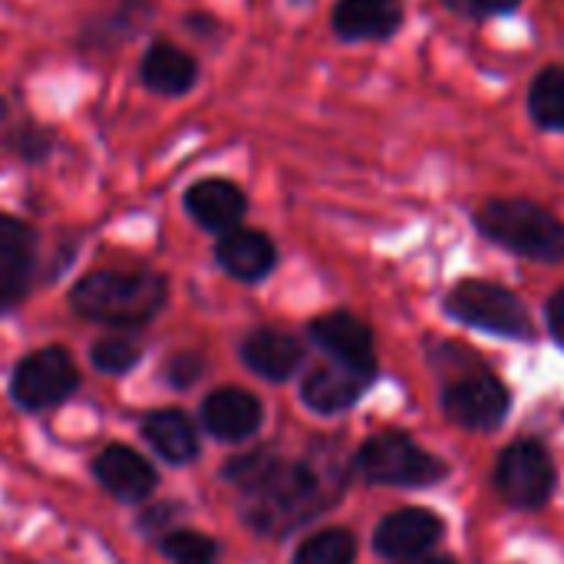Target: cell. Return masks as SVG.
<instances>
[{
    "instance_id": "1",
    "label": "cell",
    "mask_w": 564,
    "mask_h": 564,
    "mask_svg": "<svg viewBox=\"0 0 564 564\" xmlns=\"http://www.w3.org/2000/svg\"><path fill=\"white\" fill-rule=\"evenodd\" d=\"M225 479L241 492V519L268 539H284L314 522L347 489V469L330 453L281 459L258 449L231 459Z\"/></svg>"
},
{
    "instance_id": "2",
    "label": "cell",
    "mask_w": 564,
    "mask_h": 564,
    "mask_svg": "<svg viewBox=\"0 0 564 564\" xmlns=\"http://www.w3.org/2000/svg\"><path fill=\"white\" fill-rule=\"evenodd\" d=\"M169 297V281L155 271H93L86 274L69 301L86 321L106 327H142Z\"/></svg>"
},
{
    "instance_id": "3",
    "label": "cell",
    "mask_w": 564,
    "mask_h": 564,
    "mask_svg": "<svg viewBox=\"0 0 564 564\" xmlns=\"http://www.w3.org/2000/svg\"><path fill=\"white\" fill-rule=\"evenodd\" d=\"M476 231L539 264H564V221L532 198H489L473 215Z\"/></svg>"
},
{
    "instance_id": "4",
    "label": "cell",
    "mask_w": 564,
    "mask_h": 564,
    "mask_svg": "<svg viewBox=\"0 0 564 564\" xmlns=\"http://www.w3.org/2000/svg\"><path fill=\"white\" fill-rule=\"evenodd\" d=\"M443 311L446 317H453L463 327L502 337V340H535L539 327L532 311L525 307V301L486 278H463L449 288V294L443 297Z\"/></svg>"
},
{
    "instance_id": "5",
    "label": "cell",
    "mask_w": 564,
    "mask_h": 564,
    "mask_svg": "<svg viewBox=\"0 0 564 564\" xmlns=\"http://www.w3.org/2000/svg\"><path fill=\"white\" fill-rule=\"evenodd\" d=\"M354 473L370 486H390V489H430L449 479L446 459L423 449L413 436L390 430L370 436L354 453Z\"/></svg>"
},
{
    "instance_id": "6",
    "label": "cell",
    "mask_w": 564,
    "mask_h": 564,
    "mask_svg": "<svg viewBox=\"0 0 564 564\" xmlns=\"http://www.w3.org/2000/svg\"><path fill=\"white\" fill-rule=\"evenodd\" d=\"M496 492L519 512H539L552 502L558 486V469L552 453L535 440H519L502 449L496 463Z\"/></svg>"
},
{
    "instance_id": "7",
    "label": "cell",
    "mask_w": 564,
    "mask_h": 564,
    "mask_svg": "<svg viewBox=\"0 0 564 564\" xmlns=\"http://www.w3.org/2000/svg\"><path fill=\"white\" fill-rule=\"evenodd\" d=\"M509 410H512L509 387L499 377H492L486 367L476 373L446 380L443 387V413L469 433L499 430L509 420Z\"/></svg>"
},
{
    "instance_id": "8",
    "label": "cell",
    "mask_w": 564,
    "mask_h": 564,
    "mask_svg": "<svg viewBox=\"0 0 564 564\" xmlns=\"http://www.w3.org/2000/svg\"><path fill=\"white\" fill-rule=\"evenodd\" d=\"M79 387V370L63 347H43L23 357L13 370L10 393L23 410H50L73 397Z\"/></svg>"
},
{
    "instance_id": "9",
    "label": "cell",
    "mask_w": 564,
    "mask_h": 564,
    "mask_svg": "<svg viewBox=\"0 0 564 564\" xmlns=\"http://www.w3.org/2000/svg\"><path fill=\"white\" fill-rule=\"evenodd\" d=\"M311 340L340 367H350V370H360V373H370L377 377L380 367H377V344H373V330L347 314V311H334V314H324L317 321H311Z\"/></svg>"
},
{
    "instance_id": "10",
    "label": "cell",
    "mask_w": 564,
    "mask_h": 564,
    "mask_svg": "<svg viewBox=\"0 0 564 564\" xmlns=\"http://www.w3.org/2000/svg\"><path fill=\"white\" fill-rule=\"evenodd\" d=\"M443 535H446V522L433 509L410 506V509L390 512L377 525L373 549H377V555H383L390 562H406V558L433 552Z\"/></svg>"
},
{
    "instance_id": "11",
    "label": "cell",
    "mask_w": 564,
    "mask_h": 564,
    "mask_svg": "<svg viewBox=\"0 0 564 564\" xmlns=\"http://www.w3.org/2000/svg\"><path fill=\"white\" fill-rule=\"evenodd\" d=\"M330 26L347 43L390 40L403 26L400 0H337L330 10Z\"/></svg>"
},
{
    "instance_id": "12",
    "label": "cell",
    "mask_w": 564,
    "mask_h": 564,
    "mask_svg": "<svg viewBox=\"0 0 564 564\" xmlns=\"http://www.w3.org/2000/svg\"><path fill=\"white\" fill-rule=\"evenodd\" d=\"M93 473H96L99 486L122 502H142L159 486V473L152 469V463L142 459L129 446H106L96 456Z\"/></svg>"
},
{
    "instance_id": "13",
    "label": "cell",
    "mask_w": 564,
    "mask_h": 564,
    "mask_svg": "<svg viewBox=\"0 0 564 564\" xmlns=\"http://www.w3.org/2000/svg\"><path fill=\"white\" fill-rule=\"evenodd\" d=\"M185 212L205 231L225 235L241 225L248 212V195L228 178H202L185 192Z\"/></svg>"
},
{
    "instance_id": "14",
    "label": "cell",
    "mask_w": 564,
    "mask_h": 564,
    "mask_svg": "<svg viewBox=\"0 0 564 564\" xmlns=\"http://www.w3.org/2000/svg\"><path fill=\"white\" fill-rule=\"evenodd\" d=\"M202 420H205V430L215 436V440H225V443H238V440H248L258 433L261 420H264V410H261V400L241 387H225V390H215L205 406H202Z\"/></svg>"
},
{
    "instance_id": "15",
    "label": "cell",
    "mask_w": 564,
    "mask_h": 564,
    "mask_svg": "<svg viewBox=\"0 0 564 564\" xmlns=\"http://www.w3.org/2000/svg\"><path fill=\"white\" fill-rule=\"evenodd\" d=\"M377 377L370 373H360V370H350V367H340V364H330V367H317L307 373L304 387H301V400L321 413V416H337L344 410H350L373 383Z\"/></svg>"
},
{
    "instance_id": "16",
    "label": "cell",
    "mask_w": 564,
    "mask_h": 564,
    "mask_svg": "<svg viewBox=\"0 0 564 564\" xmlns=\"http://www.w3.org/2000/svg\"><path fill=\"white\" fill-rule=\"evenodd\" d=\"M215 258L218 264L238 278V281H261L274 271L278 264V248L274 241L264 235V231H254V228H231L218 238V248H215Z\"/></svg>"
},
{
    "instance_id": "17",
    "label": "cell",
    "mask_w": 564,
    "mask_h": 564,
    "mask_svg": "<svg viewBox=\"0 0 564 564\" xmlns=\"http://www.w3.org/2000/svg\"><path fill=\"white\" fill-rule=\"evenodd\" d=\"M241 360L258 377H264L271 383H284V380H291L301 370L304 347L291 334H284V330L261 327V330H254V334H248L241 340Z\"/></svg>"
},
{
    "instance_id": "18",
    "label": "cell",
    "mask_w": 564,
    "mask_h": 564,
    "mask_svg": "<svg viewBox=\"0 0 564 564\" xmlns=\"http://www.w3.org/2000/svg\"><path fill=\"white\" fill-rule=\"evenodd\" d=\"M139 76L159 96H185L198 83V59L172 40H155L139 63Z\"/></svg>"
},
{
    "instance_id": "19",
    "label": "cell",
    "mask_w": 564,
    "mask_h": 564,
    "mask_svg": "<svg viewBox=\"0 0 564 564\" xmlns=\"http://www.w3.org/2000/svg\"><path fill=\"white\" fill-rule=\"evenodd\" d=\"M145 443L172 466H185L198 456V433L192 420L178 410H159L142 423Z\"/></svg>"
},
{
    "instance_id": "20",
    "label": "cell",
    "mask_w": 564,
    "mask_h": 564,
    "mask_svg": "<svg viewBox=\"0 0 564 564\" xmlns=\"http://www.w3.org/2000/svg\"><path fill=\"white\" fill-rule=\"evenodd\" d=\"M529 116L542 132H564V63H549L532 76Z\"/></svg>"
},
{
    "instance_id": "21",
    "label": "cell",
    "mask_w": 564,
    "mask_h": 564,
    "mask_svg": "<svg viewBox=\"0 0 564 564\" xmlns=\"http://www.w3.org/2000/svg\"><path fill=\"white\" fill-rule=\"evenodd\" d=\"M357 539L350 529H324L304 539L294 552V564H354Z\"/></svg>"
},
{
    "instance_id": "22",
    "label": "cell",
    "mask_w": 564,
    "mask_h": 564,
    "mask_svg": "<svg viewBox=\"0 0 564 564\" xmlns=\"http://www.w3.org/2000/svg\"><path fill=\"white\" fill-rule=\"evenodd\" d=\"M162 555L172 564H215L218 562V542L195 532V529H172L159 542Z\"/></svg>"
},
{
    "instance_id": "23",
    "label": "cell",
    "mask_w": 564,
    "mask_h": 564,
    "mask_svg": "<svg viewBox=\"0 0 564 564\" xmlns=\"http://www.w3.org/2000/svg\"><path fill=\"white\" fill-rule=\"evenodd\" d=\"M0 261L20 268L36 264V231L13 215H0Z\"/></svg>"
},
{
    "instance_id": "24",
    "label": "cell",
    "mask_w": 564,
    "mask_h": 564,
    "mask_svg": "<svg viewBox=\"0 0 564 564\" xmlns=\"http://www.w3.org/2000/svg\"><path fill=\"white\" fill-rule=\"evenodd\" d=\"M93 367L96 370H102V373H112V377H119V373H129L135 364H139V347L132 344V340H122V337H102V340H96L93 344Z\"/></svg>"
},
{
    "instance_id": "25",
    "label": "cell",
    "mask_w": 564,
    "mask_h": 564,
    "mask_svg": "<svg viewBox=\"0 0 564 564\" xmlns=\"http://www.w3.org/2000/svg\"><path fill=\"white\" fill-rule=\"evenodd\" d=\"M3 145L17 159H23V162H43L50 155V149H53V135L46 129L33 126V122H23V126H17V129L7 132Z\"/></svg>"
},
{
    "instance_id": "26",
    "label": "cell",
    "mask_w": 564,
    "mask_h": 564,
    "mask_svg": "<svg viewBox=\"0 0 564 564\" xmlns=\"http://www.w3.org/2000/svg\"><path fill=\"white\" fill-rule=\"evenodd\" d=\"M30 274H33V268L0 261V311H10L23 301V294L30 288Z\"/></svg>"
},
{
    "instance_id": "27",
    "label": "cell",
    "mask_w": 564,
    "mask_h": 564,
    "mask_svg": "<svg viewBox=\"0 0 564 564\" xmlns=\"http://www.w3.org/2000/svg\"><path fill=\"white\" fill-rule=\"evenodd\" d=\"M446 10L469 17V20H489V17H506L522 7V0H443Z\"/></svg>"
},
{
    "instance_id": "28",
    "label": "cell",
    "mask_w": 564,
    "mask_h": 564,
    "mask_svg": "<svg viewBox=\"0 0 564 564\" xmlns=\"http://www.w3.org/2000/svg\"><path fill=\"white\" fill-rule=\"evenodd\" d=\"M202 370H205V364H202V357L198 354H175L169 364H165V380L175 387V390H185V387H192V383H198L202 380Z\"/></svg>"
},
{
    "instance_id": "29",
    "label": "cell",
    "mask_w": 564,
    "mask_h": 564,
    "mask_svg": "<svg viewBox=\"0 0 564 564\" xmlns=\"http://www.w3.org/2000/svg\"><path fill=\"white\" fill-rule=\"evenodd\" d=\"M545 324H549V334L564 347V288L549 297V304H545Z\"/></svg>"
},
{
    "instance_id": "30",
    "label": "cell",
    "mask_w": 564,
    "mask_h": 564,
    "mask_svg": "<svg viewBox=\"0 0 564 564\" xmlns=\"http://www.w3.org/2000/svg\"><path fill=\"white\" fill-rule=\"evenodd\" d=\"M169 519H172V506H159V509H149V512L142 516L139 529H142V532H152V525H159V529H162Z\"/></svg>"
},
{
    "instance_id": "31",
    "label": "cell",
    "mask_w": 564,
    "mask_h": 564,
    "mask_svg": "<svg viewBox=\"0 0 564 564\" xmlns=\"http://www.w3.org/2000/svg\"><path fill=\"white\" fill-rule=\"evenodd\" d=\"M185 23H188L192 30H198V33H212L218 20H215V17H205V13H195V17H188Z\"/></svg>"
},
{
    "instance_id": "32",
    "label": "cell",
    "mask_w": 564,
    "mask_h": 564,
    "mask_svg": "<svg viewBox=\"0 0 564 564\" xmlns=\"http://www.w3.org/2000/svg\"><path fill=\"white\" fill-rule=\"evenodd\" d=\"M403 564H456V562H453V558H446V555H430V552H426V555L406 558Z\"/></svg>"
},
{
    "instance_id": "33",
    "label": "cell",
    "mask_w": 564,
    "mask_h": 564,
    "mask_svg": "<svg viewBox=\"0 0 564 564\" xmlns=\"http://www.w3.org/2000/svg\"><path fill=\"white\" fill-rule=\"evenodd\" d=\"M294 7H304V3H314V0H291Z\"/></svg>"
},
{
    "instance_id": "34",
    "label": "cell",
    "mask_w": 564,
    "mask_h": 564,
    "mask_svg": "<svg viewBox=\"0 0 564 564\" xmlns=\"http://www.w3.org/2000/svg\"><path fill=\"white\" fill-rule=\"evenodd\" d=\"M3 116H7V102L0 99V119H3Z\"/></svg>"
}]
</instances>
